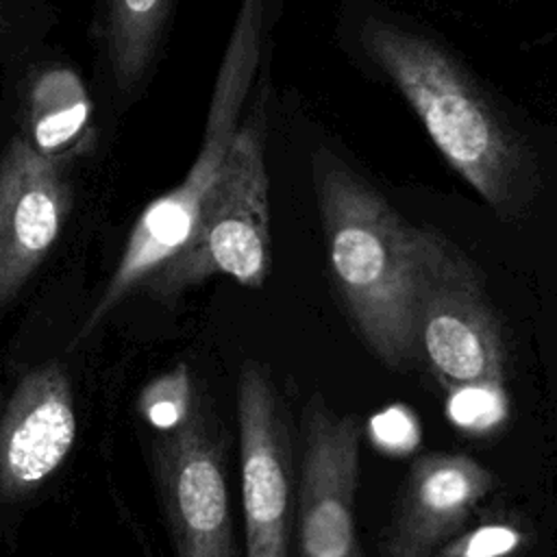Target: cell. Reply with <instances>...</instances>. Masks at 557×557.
<instances>
[{"label":"cell","instance_id":"obj_1","mask_svg":"<svg viewBox=\"0 0 557 557\" xmlns=\"http://www.w3.org/2000/svg\"><path fill=\"white\" fill-rule=\"evenodd\" d=\"M359 41L453 170L500 215H518L537 187L535 154L474 76L433 39L381 17L363 22Z\"/></svg>","mask_w":557,"mask_h":557},{"label":"cell","instance_id":"obj_2","mask_svg":"<svg viewBox=\"0 0 557 557\" xmlns=\"http://www.w3.org/2000/svg\"><path fill=\"white\" fill-rule=\"evenodd\" d=\"M331 272L374 357L407 372L420 363L413 324L416 224L326 148L311 161Z\"/></svg>","mask_w":557,"mask_h":557},{"label":"cell","instance_id":"obj_3","mask_svg":"<svg viewBox=\"0 0 557 557\" xmlns=\"http://www.w3.org/2000/svg\"><path fill=\"white\" fill-rule=\"evenodd\" d=\"M268 98L270 85L263 76L248 113L239 120L189 242L144 281L152 296L170 300L215 274L252 289L265 283L272 265L265 168Z\"/></svg>","mask_w":557,"mask_h":557},{"label":"cell","instance_id":"obj_4","mask_svg":"<svg viewBox=\"0 0 557 557\" xmlns=\"http://www.w3.org/2000/svg\"><path fill=\"white\" fill-rule=\"evenodd\" d=\"M413 324L431 374L448 392L503 385L505 342L476 265L442 233L418 226Z\"/></svg>","mask_w":557,"mask_h":557},{"label":"cell","instance_id":"obj_5","mask_svg":"<svg viewBox=\"0 0 557 557\" xmlns=\"http://www.w3.org/2000/svg\"><path fill=\"white\" fill-rule=\"evenodd\" d=\"M152 459L176 557H235L224 440L202 396L152 442Z\"/></svg>","mask_w":557,"mask_h":557},{"label":"cell","instance_id":"obj_6","mask_svg":"<svg viewBox=\"0 0 557 557\" xmlns=\"http://www.w3.org/2000/svg\"><path fill=\"white\" fill-rule=\"evenodd\" d=\"M237 426L246 557H289L292 442L274 383L257 361L239 370Z\"/></svg>","mask_w":557,"mask_h":557},{"label":"cell","instance_id":"obj_7","mask_svg":"<svg viewBox=\"0 0 557 557\" xmlns=\"http://www.w3.org/2000/svg\"><path fill=\"white\" fill-rule=\"evenodd\" d=\"M359 422L315 394L302 413L296 557H359L355 494Z\"/></svg>","mask_w":557,"mask_h":557},{"label":"cell","instance_id":"obj_8","mask_svg":"<svg viewBox=\"0 0 557 557\" xmlns=\"http://www.w3.org/2000/svg\"><path fill=\"white\" fill-rule=\"evenodd\" d=\"M74 154L37 150L11 137L0 157V309L24 287L57 244L70 207Z\"/></svg>","mask_w":557,"mask_h":557},{"label":"cell","instance_id":"obj_9","mask_svg":"<svg viewBox=\"0 0 557 557\" xmlns=\"http://www.w3.org/2000/svg\"><path fill=\"white\" fill-rule=\"evenodd\" d=\"M76 440L72 387L61 363L28 372L0 418V492L24 496L67 457Z\"/></svg>","mask_w":557,"mask_h":557},{"label":"cell","instance_id":"obj_10","mask_svg":"<svg viewBox=\"0 0 557 557\" xmlns=\"http://www.w3.org/2000/svg\"><path fill=\"white\" fill-rule=\"evenodd\" d=\"M494 487V474L459 453H426L407 472L381 557H433Z\"/></svg>","mask_w":557,"mask_h":557},{"label":"cell","instance_id":"obj_11","mask_svg":"<svg viewBox=\"0 0 557 557\" xmlns=\"http://www.w3.org/2000/svg\"><path fill=\"white\" fill-rule=\"evenodd\" d=\"M176 0H102L98 46L104 78L120 107L146 89Z\"/></svg>","mask_w":557,"mask_h":557},{"label":"cell","instance_id":"obj_12","mask_svg":"<svg viewBox=\"0 0 557 557\" xmlns=\"http://www.w3.org/2000/svg\"><path fill=\"white\" fill-rule=\"evenodd\" d=\"M89 98L67 67H50L30 87L28 139L48 154H76L87 139Z\"/></svg>","mask_w":557,"mask_h":557},{"label":"cell","instance_id":"obj_13","mask_svg":"<svg viewBox=\"0 0 557 557\" xmlns=\"http://www.w3.org/2000/svg\"><path fill=\"white\" fill-rule=\"evenodd\" d=\"M54 22V9L41 0H0V63L39 46Z\"/></svg>","mask_w":557,"mask_h":557},{"label":"cell","instance_id":"obj_14","mask_svg":"<svg viewBox=\"0 0 557 557\" xmlns=\"http://www.w3.org/2000/svg\"><path fill=\"white\" fill-rule=\"evenodd\" d=\"M194 403L191 374L185 363H178L172 372L154 379L139 396V411L146 420L159 429L170 431L183 422Z\"/></svg>","mask_w":557,"mask_h":557},{"label":"cell","instance_id":"obj_15","mask_svg":"<svg viewBox=\"0 0 557 557\" xmlns=\"http://www.w3.org/2000/svg\"><path fill=\"white\" fill-rule=\"evenodd\" d=\"M448 411L463 429H487L505 413L503 385H470L453 389Z\"/></svg>","mask_w":557,"mask_h":557},{"label":"cell","instance_id":"obj_16","mask_svg":"<svg viewBox=\"0 0 557 557\" xmlns=\"http://www.w3.org/2000/svg\"><path fill=\"white\" fill-rule=\"evenodd\" d=\"M518 544V531L509 527H485L470 535L461 548H455V557H500Z\"/></svg>","mask_w":557,"mask_h":557}]
</instances>
